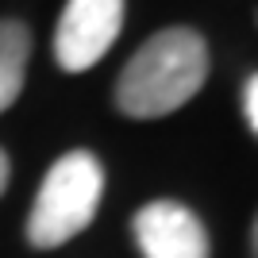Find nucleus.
<instances>
[{
    "label": "nucleus",
    "instance_id": "obj_1",
    "mask_svg": "<svg viewBox=\"0 0 258 258\" xmlns=\"http://www.w3.org/2000/svg\"><path fill=\"white\" fill-rule=\"evenodd\" d=\"M208 77L205 39L189 27H166L135 50L116 81V104L123 116L158 119L177 112L201 93Z\"/></svg>",
    "mask_w": 258,
    "mask_h": 258
},
{
    "label": "nucleus",
    "instance_id": "obj_2",
    "mask_svg": "<svg viewBox=\"0 0 258 258\" xmlns=\"http://www.w3.org/2000/svg\"><path fill=\"white\" fill-rule=\"evenodd\" d=\"M100 193H104V170L89 151H70L50 166L43 189L31 205L27 239L35 247H62L81 235L97 216Z\"/></svg>",
    "mask_w": 258,
    "mask_h": 258
},
{
    "label": "nucleus",
    "instance_id": "obj_3",
    "mask_svg": "<svg viewBox=\"0 0 258 258\" xmlns=\"http://www.w3.org/2000/svg\"><path fill=\"white\" fill-rule=\"evenodd\" d=\"M119 27H123V0H70L54 35L58 66L70 74L97 66L119 39Z\"/></svg>",
    "mask_w": 258,
    "mask_h": 258
},
{
    "label": "nucleus",
    "instance_id": "obj_4",
    "mask_svg": "<svg viewBox=\"0 0 258 258\" xmlns=\"http://www.w3.org/2000/svg\"><path fill=\"white\" fill-rule=\"evenodd\" d=\"M131 227L143 258H208L205 224L177 201L143 205Z\"/></svg>",
    "mask_w": 258,
    "mask_h": 258
},
{
    "label": "nucleus",
    "instance_id": "obj_5",
    "mask_svg": "<svg viewBox=\"0 0 258 258\" xmlns=\"http://www.w3.org/2000/svg\"><path fill=\"white\" fill-rule=\"evenodd\" d=\"M27 54H31V31L16 20H0V112L20 97Z\"/></svg>",
    "mask_w": 258,
    "mask_h": 258
},
{
    "label": "nucleus",
    "instance_id": "obj_6",
    "mask_svg": "<svg viewBox=\"0 0 258 258\" xmlns=\"http://www.w3.org/2000/svg\"><path fill=\"white\" fill-rule=\"evenodd\" d=\"M243 108H247V119H250V127L258 131V74L247 81V93H243Z\"/></svg>",
    "mask_w": 258,
    "mask_h": 258
},
{
    "label": "nucleus",
    "instance_id": "obj_7",
    "mask_svg": "<svg viewBox=\"0 0 258 258\" xmlns=\"http://www.w3.org/2000/svg\"><path fill=\"white\" fill-rule=\"evenodd\" d=\"M4 185H8V154L0 151V193H4Z\"/></svg>",
    "mask_w": 258,
    "mask_h": 258
},
{
    "label": "nucleus",
    "instance_id": "obj_8",
    "mask_svg": "<svg viewBox=\"0 0 258 258\" xmlns=\"http://www.w3.org/2000/svg\"><path fill=\"white\" fill-rule=\"evenodd\" d=\"M254 254H258V224H254Z\"/></svg>",
    "mask_w": 258,
    "mask_h": 258
}]
</instances>
